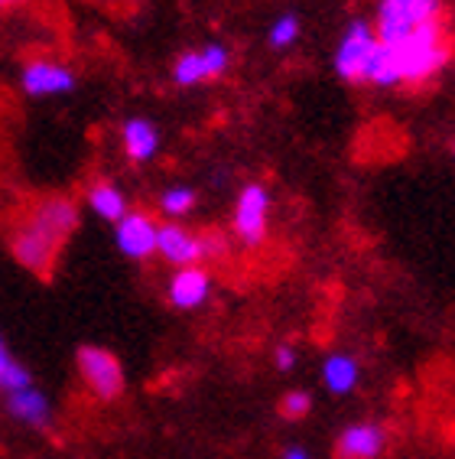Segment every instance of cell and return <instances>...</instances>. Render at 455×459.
Masks as SVG:
<instances>
[{
	"instance_id": "cell-1",
	"label": "cell",
	"mask_w": 455,
	"mask_h": 459,
	"mask_svg": "<svg viewBox=\"0 0 455 459\" xmlns=\"http://www.w3.org/2000/svg\"><path fill=\"white\" fill-rule=\"evenodd\" d=\"M394 46L397 69H400V85H423V82L436 79L439 72L446 69L452 59V36L446 33V27L439 20H429L423 27H416L413 33H407L400 43Z\"/></svg>"
},
{
	"instance_id": "cell-2",
	"label": "cell",
	"mask_w": 455,
	"mask_h": 459,
	"mask_svg": "<svg viewBox=\"0 0 455 459\" xmlns=\"http://www.w3.org/2000/svg\"><path fill=\"white\" fill-rule=\"evenodd\" d=\"M17 221H23L30 231H36L39 238H46L53 247H65L72 241V235L82 225V209L75 203V195L65 193H49L39 195L27 205V212L20 215Z\"/></svg>"
},
{
	"instance_id": "cell-3",
	"label": "cell",
	"mask_w": 455,
	"mask_h": 459,
	"mask_svg": "<svg viewBox=\"0 0 455 459\" xmlns=\"http://www.w3.org/2000/svg\"><path fill=\"white\" fill-rule=\"evenodd\" d=\"M75 365H79V378L88 388V394L101 404H114L124 398L127 378H124L121 359L105 349V345H82L75 352Z\"/></svg>"
},
{
	"instance_id": "cell-4",
	"label": "cell",
	"mask_w": 455,
	"mask_h": 459,
	"mask_svg": "<svg viewBox=\"0 0 455 459\" xmlns=\"http://www.w3.org/2000/svg\"><path fill=\"white\" fill-rule=\"evenodd\" d=\"M439 17H442V0H381L371 27L377 43H400L407 33Z\"/></svg>"
},
{
	"instance_id": "cell-5",
	"label": "cell",
	"mask_w": 455,
	"mask_h": 459,
	"mask_svg": "<svg viewBox=\"0 0 455 459\" xmlns=\"http://www.w3.org/2000/svg\"><path fill=\"white\" fill-rule=\"evenodd\" d=\"M267 221H270V193L261 183H247L235 203V238L245 247H257L267 238Z\"/></svg>"
},
{
	"instance_id": "cell-6",
	"label": "cell",
	"mask_w": 455,
	"mask_h": 459,
	"mask_svg": "<svg viewBox=\"0 0 455 459\" xmlns=\"http://www.w3.org/2000/svg\"><path fill=\"white\" fill-rule=\"evenodd\" d=\"M10 257L17 261L23 271L36 274L39 281H53L56 264H59V247H53L46 238H39L36 231H30L23 221H13V229L7 235Z\"/></svg>"
},
{
	"instance_id": "cell-7",
	"label": "cell",
	"mask_w": 455,
	"mask_h": 459,
	"mask_svg": "<svg viewBox=\"0 0 455 459\" xmlns=\"http://www.w3.org/2000/svg\"><path fill=\"white\" fill-rule=\"evenodd\" d=\"M114 225V241L131 261H150L157 255V215H150L147 209H127Z\"/></svg>"
},
{
	"instance_id": "cell-8",
	"label": "cell",
	"mask_w": 455,
	"mask_h": 459,
	"mask_svg": "<svg viewBox=\"0 0 455 459\" xmlns=\"http://www.w3.org/2000/svg\"><path fill=\"white\" fill-rule=\"evenodd\" d=\"M377 36L368 20H351L345 36H341L339 49H335V72L345 82H361L365 75V62H368L371 49H374Z\"/></svg>"
},
{
	"instance_id": "cell-9",
	"label": "cell",
	"mask_w": 455,
	"mask_h": 459,
	"mask_svg": "<svg viewBox=\"0 0 455 459\" xmlns=\"http://www.w3.org/2000/svg\"><path fill=\"white\" fill-rule=\"evenodd\" d=\"M20 82H23V91L33 98L65 95V91L75 89V72L56 59H30L23 65Z\"/></svg>"
},
{
	"instance_id": "cell-10",
	"label": "cell",
	"mask_w": 455,
	"mask_h": 459,
	"mask_svg": "<svg viewBox=\"0 0 455 459\" xmlns=\"http://www.w3.org/2000/svg\"><path fill=\"white\" fill-rule=\"evenodd\" d=\"M157 255L173 267H193L202 264L199 251V231L185 229L179 221H159L157 229Z\"/></svg>"
},
{
	"instance_id": "cell-11",
	"label": "cell",
	"mask_w": 455,
	"mask_h": 459,
	"mask_svg": "<svg viewBox=\"0 0 455 459\" xmlns=\"http://www.w3.org/2000/svg\"><path fill=\"white\" fill-rule=\"evenodd\" d=\"M387 450V433L381 424L361 420L339 433L335 443V459H381Z\"/></svg>"
},
{
	"instance_id": "cell-12",
	"label": "cell",
	"mask_w": 455,
	"mask_h": 459,
	"mask_svg": "<svg viewBox=\"0 0 455 459\" xmlns=\"http://www.w3.org/2000/svg\"><path fill=\"white\" fill-rule=\"evenodd\" d=\"M211 293V274L202 264L193 267H176V274L169 277L167 297L176 309H195L209 300Z\"/></svg>"
},
{
	"instance_id": "cell-13",
	"label": "cell",
	"mask_w": 455,
	"mask_h": 459,
	"mask_svg": "<svg viewBox=\"0 0 455 459\" xmlns=\"http://www.w3.org/2000/svg\"><path fill=\"white\" fill-rule=\"evenodd\" d=\"M4 407L13 420H20L23 427H33V430H49L53 427V407L46 401L43 391L23 388V391H10L4 398Z\"/></svg>"
},
{
	"instance_id": "cell-14",
	"label": "cell",
	"mask_w": 455,
	"mask_h": 459,
	"mask_svg": "<svg viewBox=\"0 0 455 459\" xmlns=\"http://www.w3.org/2000/svg\"><path fill=\"white\" fill-rule=\"evenodd\" d=\"M121 143H124V153H127L131 163H150L159 151L157 124L147 121V117H131V121H124Z\"/></svg>"
},
{
	"instance_id": "cell-15",
	"label": "cell",
	"mask_w": 455,
	"mask_h": 459,
	"mask_svg": "<svg viewBox=\"0 0 455 459\" xmlns=\"http://www.w3.org/2000/svg\"><path fill=\"white\" fill-rule=\"evenodd\" d=\"M85 203H88V209L98 215V219H105V221H117L121 219L131 205H127V195L117 189V186L111 183V179H105V177H98V179H91L88 183V189H85Z\"/></svg>"
},
{
	"instance_id": "cell-16",
	"label": "cell",
	"mask_w": 455,
	"mask_h": 459,
	"mask_svg": "<svg viewBox=\"0 0 455 459\" xmlns=\"http://www.w3.org/2000/svg\"><path fill=\"white\" fill-rule=\"evenodd\" d=\"M361 82H368L374 89H397L400 85V69H397V56L391 43H374L368 62H365V75Z\"/></svg>"
},
{
	"instance_id": "cell-17",
	"label": "cell",
	"mask_w": 455,
	"mask_h": 459,
	"mask_svg": "<svg viewBox=\"0 0 455 459\" xmlns=\"http://www.w3.org/2000/svg\"><path fill=\"white\" fill-rule=\"evenodd\" d=\"M322 381L332 394H348V391L358 385V362L345 352L329 355L322 362Z\"/></svg>"
},
{
	"instance_id": "cell-18",
	"label": "cell",
	"mask_w": 455,
	"mask_h": 459,
	"mask_svg": "<svg viewBox=\"0 0 455 459\" xmlns=\"http://www.w3.org/2000/svg\"><path fill=\"white\" fill-rule=\"evenodd\" d=\"M195 189H189V186H173V189H167V193L159 195V212L169 215V219H183V215H189L195 209Z\"/></svg>"
},
{
	"instance_id": "cell-19",
	"label": "cell",
	"mask_w": 455,
	"mask_h": 459,
	"mask_svg": "<svg viewBox=\"0 0 455 459\" xmlns=\"http://www.w3.org/2000/svg\"><path fill=\"white\" fill-rule=\"evenodd\" d=\"M173 82L183 85V89H193V85H202L205 79V65H202V53L193 49V53H183L173 62Z\"/></svg>"
},
{
	"instance_id": "cell-20",
	"label": "cell",
	"mask_w": 455,
	"mask_h": 459,
	"mask_svg": "<svg viewBox=\"0 0 455 459\" xmlns=\"http://www.w3.org/2000/svg\"><path fill=\"white\" fill-rule=\"evenodd\" d=\"M202 53V65H205V79H221L228 72V65H231V53H228L221 43H211L205 46V49H199Z\"/></svg>"
},
{
	"instance_id": "cell-21",
	"label": "cell",
	"mask_w": 455,
	"mask_h": 459,
	"mask_svg": "<svg viewBox=\"0 0 455 459\" xmlns=\"http://www.w3.org/2000/svg\"><path fill=\"white\" fill-rule=\"evenodd\" d=\"M270 46L273 49H287V46H293L299 39V20L293 17V13H287V17H280L277 23L270 27Z\"/></svg>"
},
{
	"instance_id": "cell-22",
	"label": "cell",
	"mask_w": 455,
	"mask_h": 459,
	"mask_svg": "<svg viewBox=\"0 0 455 459\" xmlns=\"http://www.w3.org/2000/svg\"><path fill=\"white\" fill-rule=\"evenodd\" d=\"M199 251H202V261H221V257H228L225 231H215V229L199 231Z\"/></svg>"
},
{
	"instance_id": "cell-23",
	"label": "cell",
	"mask_w": 455,
	"mask_h": 459,
	"mask_svg": "<svg viewBox=\"0 0 455 459\" xmlns=\"http://www.w3.org/2000/svg\"><path fill=\"white\" fill-rule=\"evenodd\" d=\"M309 411H313V398H309L306 391H287L280 398V414L287 420H303Z\"/></svg>"
},
{
	"instance_id": "cell-24",
	"label": "cell",
	"mask_w": 455,
	"mask_h": 459,
	"mask_svg": "<svg viewBox=\"0 0 455 459\" xmlns=\"http://www.w3.org/2000/svg\"><path fill=\"white\" fill-rule=\"evenodd\" d=\"M23 388H33V375H30V368H23L20 362L10 359V365L4 368V378H0V391L10 394V391H23Z\"/></svg>"
},
{
	"instance_id": "cell-25",
	"label": "cell",
	"mask_w": 455,
	"mask_h": 459,
	"mask_svg": "<svg viewBox=\"0 0 455 459\" xmlns=\"http://www.w3.org/2000/svg\"><path fill=\"white\" fill-rule=\"evenodd\" d=\"M273 362L280 371H289L296 365V349L293 345H277V352H273Z\"/></svg>"
},
{
	"instance_id": "cell-26",
	"label": "cell",
	"mask_w": 455,
	"mask_h": 459,
	"mask_svg": "<svg viewBox=\"0 0 455 459\" xmlns=\"http://www.w3.org/2000/svg\"><path fill=\"white\" fill-rule=\"evenodd\" d=\"M10 365V352H7V345H4V339H0V378H4V368Z\"/></svg>"
},
{
	"instance_id": "cell-27",
	"label": "cell",
	"mask_w": 455,
	"mask_h": 459,
	"mask_svg": "<svg viewBox=\"0 0 455 459\" xmlns=\"http://www.w3.org/2000/svg\"><path fill=\"white\" fill-rule=\"evenodd\" d=\"M283 459H309L306 450H299V446H289L287 453H283Z\"/></svg>"
},
{
	"instance_id": "cell-28",
	"label": "cell",
	"mask_w": 455,
	"mask_h": 459,
	"mask_svg": "<svg viewBox=\"0 0 455 459\" xmlns=\"http://www.w3.org/2000/svg\"><path fill=\"white\" fill-rule=\"evenodd\" d=\"M27 0H0V10H13V7H23Z\"/></svg>"
},
{
	"instance_id": "cell-29",
	"label": "cell",
	"mask_w": 455,
	"mask_h": 459,
	"mask_svg": "<svg viewBox=\"0 0 455 459\" xmlns=\"http://www.w3.org/2000/svg\"><path fill=\"white\" fill-rule=\"evenodd\" d=\"M127 4H137V0H127Z\"/></svg>"
},
{
	"instance_id": "cell-30",
	"label": "cell",
	"mask_w": 455,
	"mask_h": 459,
	"mask_svg": "<svg viewBox=\"0 0 455 459\" xmlns=\"http://www.w3.org/2000/svg\"><path fill=\"white\" fill-rule=\"evenodd\" d=\"M452 153H455V147H452Z\"/></svg>"
}]
</instances>
